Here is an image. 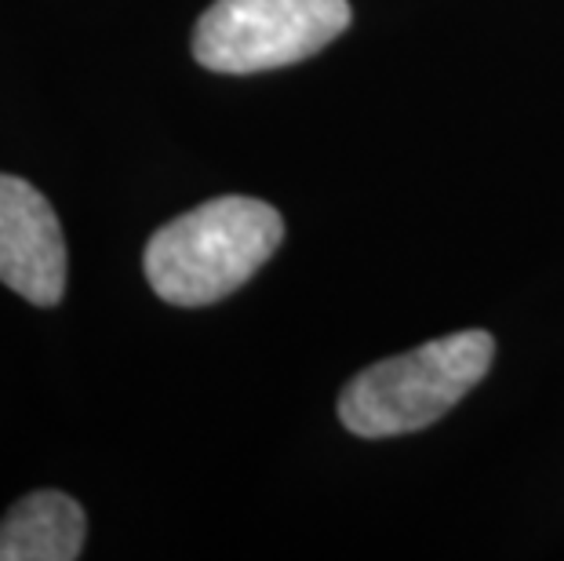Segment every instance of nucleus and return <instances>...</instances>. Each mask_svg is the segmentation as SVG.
<instances>
[{
  "label": "nucleus",
  "mask_w": 564,
  "mask_h": 561,
  "mask_svg": "<svg viewBox=\"0 0 564 561\" xmlns=\"http://www.w3.org/2000/svg\"><path fill=\"white\" fill-rule=\"evenodd\" d=\"M350 26L346 0H215L194 26V58L212 74H262L317 55Z\"/></svg>",
  "instance_id": "7ed1b4c3"
},
{
  "label": "nucleus",
  "mask_w": 564,
  "mask_h": 561,
  "mask_svg": "<svg viewBox=\"0 0 564 561\" xmlns=\"http://www.w3.org/2000/svg\"><path fill=\"white\" fill-rule=\"evenodd\" d=\"M66 237L37 186L0 172V284L33 306H55L66 292Z\"/></svg>",
  "instance_id": "20e7f679"
},
{
  "label": "nucleus",
  "mask_w": 564,
  "mask_h": 561,
  "mask_svg": "<svg viewBox=\"0 0 564 561\" xmlns=\"http://www.w3.org/2000/svg\"><path fill=\"white\" fill-rule=\"evenodd\" d=\"M491 357H496V339L481 328H470L376 362L343 387L339 420L346 431L361 438L423 431L481 384Z\"/></svg>",
  "instance_id": "f03ea898"
},
{
  "label": "nucleus",
  "mask_w": 564,
  "mask_h": 561,
  "mask_svg": "<svg viewBox=\"0 0 564 561\" xmlns=\"http://www.w3.org/2000/svg\"><path fill=\"white\" fill-rule=\"evenodd\" d=\"M284 241L281 212L259 197H215L150 237L142 267L150 289L172 306L226 300L267 267Z\"/></svg>",
  "instance_id": "f257e3e1"
},
{
  "label": "nucleus",
  "mask_w": 564,
  "mask_h": 561,
  "mask_svg": "<svg viewBox=\"0 0 564 561\" xmlns=\"http://www.w3.org/2000/svg\"><path fill=\"white\" fill-rule=\"evenodd\" d=\"M88 536V518L74 496L41 488L0 518V561H74Z\"/></svg>",
  "instance_id": "39448f33"
}]
</instances>
